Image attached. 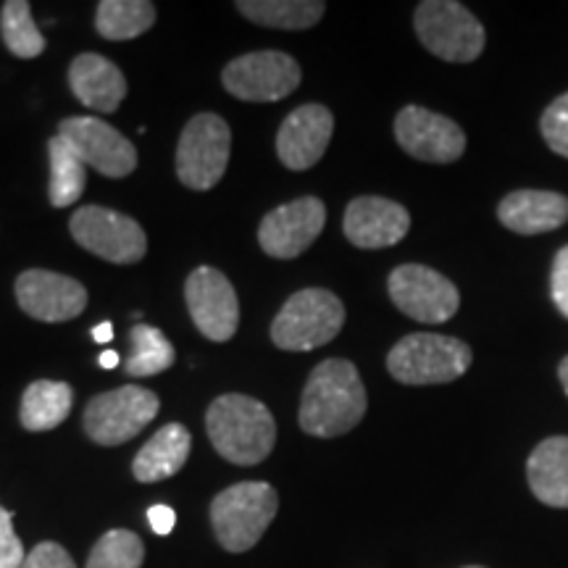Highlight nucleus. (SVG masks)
Wrapping results in <instances>:
<instances>
[{
	"mask_svg": "<svg viewBox=\"0 0 568 568\" xmlns=\"http://www.w3.org/2000/svg\"><path fill=\"white\" fill-rule=\"evenodd\" d=\"M368 397L358 368L345 358H329L314 368L301 400V429L322 439L343 437L366 416Z\"/></svg>",
	"mask_w": 568,
	"mask_h": 568,
	"instance_id": "1",
	"label": "nucleus"
},
{
	"mask_svg": "<svg viewBox=\"0 0 568 568\" xmlns=\"http://www.w3.org/2000/svg\"><path fill=\"white\" fill-rule=\"evenodd\" d=\"M211 445L230 464L255 466L272 456L276 424L272 410L255 397L230 393L216 397L205 414Z\"/></svg>",
	"mask_w": 568,
	"mask_h": 568,
	"instance_id": "2",
	"label": "nucleus"
},
{
	"mask_svg": "<svg viewBox=\"0 0 568 568\" xmlns=\"http://www.w3.org/2000/svg\"><path fill=\"white\" fill-rule=\"evenodd\" d=\"M276 510H280V495L268 481H240L213 497V535L224 550L245 552L266 535Z\"/></svg>",
	"mask_w": 568,
	"mask_h": 568,
	"instance_id": "3",
	"label": "nucleus"
},
{
	"mask_svg": "<svg viewBox=\"0 0 568 568\" xmlns=\"http://www.w3.org/2000/svg\"><path fill=\"white\" fill-rule=\"evenodd\" d=\"M474 353L464 339L416 332L403 337L387 355V372L400 385H447L468 372Z\"/></svg>",
	"mask_w": 568,
	"mask_h": 568,
	"instance_id": "4",
	"label": "nucleus"
},
{
	"mask_svg": "<svg viewBox=\"0 0 568 568\" xmlns=\"http://www.w3.org/2000/svg\"><path fill=\"white\" fill-rule=\"evenodd\" d=\"M345 324V305L322 287L301 290L282 305L272 322V339L282 351L308 353L329 345Z\"/></svg>",
	"mask_w": 568,
	"mask_h": 568,
	"instance_id": "5",
	"label": "nucleus"
},
{
	"mask_svg": "<svg viewBox=\"0 0 568 568\" xmlns=\"http://www.w3.org/2000/svg\"><path fill=\"white\" fill-rule=\"evenodd\" d=\"M422 45L437 59L471 63L485 51L487 32L481 21L456 0H424L414 13Z\"/></svg>",
	"mask_w": 568,
	"mask_h": 568,
	"instance_id": "6",
	"label": "nucleus"
},
{
	"mask_svg": "<svg viewBox=\"0 0 568 568\" xmlns=\"http://www.w3.org/2000/svg\"><path fill=\"white\" fill-rule=\"evenodd\" d=\"M230 124L216 113H197L182 130L176 145V176L184 187L197 193L216 187L230 163Z\"/></svg>",
	"mask_w": 568,
	"mask_h": 568,
	"instance_id": "7",
	"label": "nucleus"
},
{
	"mask_svg": "<svg viewBox=\"0 0 568 568\" xmlns=\"http://www.w3.org/2000/svg\"><path fill=\"white\" fill-rule=\"evenodd\" d=\"M159 410L161 403L155 393L126 385L92 397L84 408L82 424L92 443L116 447L138 437L159 416Z\"/></svg>",
	"mask_w": 568,
	"mask_h": 568,
	"instance_id": "8",
	"label": "nucleus"
},
{
	"mask_svg": "<svg viewBox=\"0 0 568 568\" xmlns=\"http://www.w3.org/2000/svg\"><path fill=\"white\" fill-rule=\"evenodd\" d=\"M71 237L98 258L109 264H138L148 251V237L142 226L124 213L101 209V205H82L69 219Z\"/></svg>",
	"mask_w": 568,
	"mask_h": 568,
	"instance_id": "9",
	"label": "nucleus"
},
{
	"mask_svg": "<svg viewBox=\"0 0 568 568\" xmlns=\"http://www.w3.org/2000/svg\"><path fill=\"white\" fill-rule=\"evenodd\" d=\"M301 63L280 51L245 53L224 67L222 82L230 95L247 103H276L297 90Z\"/></svg>",
	"mask_w": 568,
	"mask_h": 568,
	"instance_id": "10",
	"label": "nucleus"
},
{
	"mask_svg": "<svg viewBox=\"0 0 568 568\" xmlns=\"http://www.w3.org/2000/svg\"><path fill=\"white\" fill-rule=\"evenodd\" d=\"M397 311L422 324L450 322L460 308L458 287L445 274L422 264L397 266L387 282Z\"/></svg>",
	"mask_w": 568,
	"mask_h": 568,
	"instance_id": "11",
	"label": "nucleus"
},
{
	"mask_svg": "<svg viewBox=\"0 0 568 568\" xmlns=\"http://www.w3.org/2000/svg\"><path fill=\"white\" fill-rule=\"evenodd\" d=\"M59 138L80 155L84 166H92L109 180H122L138 169V151L122 132L98 116H71L59 124Z\"/></svg>",
	"mask_w": 568,
	"mask_h": 568,
	"instance_id": "12",
	"label": "nucleus"
},
{
	"mask_svg": "<svg viewBox=\"0 0 568 568\" xmlns=\"http://www.w3.org/2000/svg\"><path fill=\"white\" fill-rule=\"evenodd\" d=\"M190 316L203 337L211 343H226L240 326V301L232 282L219 268L201 266L184 284Z\"/></svg>",
	"mask_w": 568,
	"mask_h": 568,
	"instance_id": "13",
	"label": "nucleus"
},
{
	"mask_svg": "<svg viewBox=\"0 0 568 568\" xmlns=\"http://www.w3.org/2000/svg\"><path fill=\"white\" fill-rule=\"evenodd\" d=\"M395 140L408 155L426 163H453L466 151V132L453 119L422 105H406L397 113Z\"/></svg>",
	"mask_w": 568,
	"mask_h": 568,
	"instance_id": "14",
	"label": "nucleus"
},
{
	"mask_svg": "<svg viewBox=\"0 0 568 568\" xmlns=\"http://www.w3.org/2000/svg\"><path fill=\"white\" fill-rule=\"evenodd\" d=\"M326 209L318 197H301L266 213L258 226L261 251L272 258L290 261L308 251L324 232Z\"/></svg>",
	"mask_w": 568,
	"mask_h": 568,
	"instance_id": "15",
	"label": "nucleus"
},
{
	"mask_svg": "<svg viewBox=\"0 0 568 568\" xmlns=\"http://www.w3.org/2000/svg\"><path fill=\"white\" fill-rule=\"evenodd\" d=\"M19 308L34 322L61 324L71 322L88 305V290L84 284L71 280L67 274L48 272V268H27L17 280Z\"/></svg>",
	"mask_w": 568,
	"mask_h": 568,
	"instance_id": "16",
	"label": "nucleus"
},
{
	"mask_svg": "<svg viewBox=\"0 0 568 568\" xmlns=\"http://www.w3.org/2000/svg\"><path fill=\"white\" fill-rule=\"evenodd\" d=\"M335 132V116L322 103H305L284 119L276 134V155L293 172H308L324 159Z\"/></svg>",
	"mask_w": 568,
	"mask_h": 568,
	"instance_id": "17",
	"label": "nucleus"
},
{
	"mask_svg": "<svg viewBox=\"0 0 568 568\" xmlns=\"http://www.w3.org/2000/svg\"><path fill=\"white\" fill-rule=\"evenodd\" d=\"M343 230L355 247L379 251V247H393L406 237L410 230V213L406 205L387 201V197L364 195L355 197L345 209Z\"/></svg>",
	"mask_w": 568,
	"mask_h": 568,
	"instance_id": "18",
	"label": "nucleus"
},
{
	"mask_svg": "<svg viewBox=\"0 0 568 568\" xmlns=\"http://www.w3.org/2000/svg\"><path fill=\"white\" fill-rule=\"evenodd\" d=\"M497 219L524 237L560 230L568 222V197L550 190H516L497 205Z\"/></svg>",
	"mask_w": 568,
	"mask_h": 568,
	"instance_id": "19",
	"label": "nucleus"
},
{
	"mask_svg": "<svg viewBox=\"0 0 568 568\" xmlns=\"http://www.w3.org/2000/svg\"><path fill=\"white\" fill-rule=\"evenodd\" d=\"M69 88L82 105L98 113H113L126 98L122 69L101 53H82L71 61Z\"/></svg>",
	"mask_w": 568,
	"mask_h": 568,
	"instance_id": "20",
	"label": "nucleus"
},
{
	"mask_svg": "<svg viewBox=\"0 0 568 568\" xmlns=\"http://www.w3.org/2000/svg\"><path fill=\"white\" fill-rule=\"evenodd\" d=\"M190 447H193V437H190V432L182 424L161 426L134 456V479L142 481V485H155V481L174 477L187 464Z\"/></svg>",
	"mask_w": 568,
	"mask_h": 568,
	"instance_id": "21",
	"label": "nucleus"
},
{
	"mask_svg": "<svg viewBox=\"0 0 568 568\" xmlns=\"http://www.w3.org/2000/svg\"><path fill=\"white\" fill-rule=\"evenodd\" d=\"M527 481L542 506L568 508V437H548L531 450Z\"/></svg>",
	"mask_w": 568,
	"mask_h": 568,
	"instance_id": "22",
	"label": "nucleus"
},
{
	"mask_svg": "<svg viewBox=\"0 0 568 568\" xmlns=\"http://www.w3.org/2000/svg\"><path fill=\"white\" fill-rule=\"evenodd\" d=\"M74 406V389L67 382L38 379L21 395V426L27 432H51L63 424Z\"/></svg>",
	"mask_w": 568,
	"mask_h": 568,
	"instance_id": "23",
	"label": "nucleus"
},
{
	"mask_svg": "<svg viewBox=\"0 0 568 568\" xmlns=\"http://www.w3.org/2000/svg\"><path fill=\"white\" fill-rule=\"evenodd\" d=\"M237 11L261 27L308 30L322 21L326 3L322 0H240Z\"/></svg>",
	"mask_w": 568,
	"mask_h": 568,
	"instance_id": "24",
	"label": "nucleus"
},
{
	"mask_svg": "<svg viewBox=\"0 0 568 568\" xmlns=\"http://www.w3.org/2000/svg\"><path fill=\"white\" fill-rule=\"evenodd\" d=\"M155 24V6L151 0H103L98 3L95 27L101 38L111 42L134 40Z\"/></svg>",
	"mask_w": 568,
	"mask_h": 568,
	"instance_id": "25",
	"label": "nucleus"
},
{
	"mask_svg": "<svg viewBox=\"0 0 568 568\" xmlns=\"http://www.w3.org/2000/svg\"><path fill=\"white\" fill-rule=\"evenodd\" d=\"M48 155H51V184H48L51 205L53 209H69L84 193V182H88L84 163L59 134L48 140Z\"/></svg>",
	"mask_w": 568,
	"mask_h": 568,
	"instance_id": "26",
	"label": "nucleus"
},
{
	"mask_svg": "<svg viewBox=\"0 0 568 568\" xmlns=\"http://www.w3.org/2000/svg\"><path fill=\"white\" fill-rule=\"evenodd\" d=\"M130 355L124 361V372L130 376H155L174 366L176 353L161 329L138 324L130 329Z\"/></svg>",
	"mask_w": 568,
	"mask_h": 568,
	"instance_id": "27",
	"label": "nucleus"
},
{
	"mask_svg": "<svg viewBox=\"0 0 568 568\" xmlns=\"http://www.w3.org/2000/svg\"><path fill=\"white\" fill-rule=\"evenodd\" d=\"M0 34L17 59H38L48 45L34 24L32 6L27 0H6L0 9Z\"/></svg>",
	"mask_w": 568,
	"mask_h": 568,
	"instance_id": "28",
	"label": "nucleus"
},
{
	"mask_svg": "<svg viewBox=\"0 0 568 568\" xmlns=\"http://www.w3.org/2000/svg\"><path fill=\"white\" fill-rule=\"evenodd\" d=\"M145 545L130 529H111L92 545L84 568H140Z\"/></svg>",
	"mask_w": 568,
	"mask_h": 568,
	"instance_id": "29",
	"label": "nucleus"
},
{
	"mask_svg": "<svg viewBox=\"0 0 568 568\" xmlns=\"http://www.w3.org/2000/svg\"><path fill=\"white\" fill-rule=\"evenodd\" d=\"M539 132H542V138L552 153L568 159V92L558 95L545 109L542 119H539Z\"/></svg>",
	"mask_w": 568,
	"mask_h": 568,
	"instance_id": "30",
	"label": "nucleus"
},
{
	"mask_svg": "<svg viewBox=\"0 0 568 568\" xmlns=\"http://www.w3.org/2000/svg\"><path fill=\"white\" fill-rule=\"evenodd\" d=\"M24 558V545L13 531V514L0 508V568H21Z\"/></svg>",
	"mask_w": 568,
	"mask_h": 568,
	"instance_id": "31",
	"label": "nucleus"
},
{
	"mask_svg": "<svg viewBox=\"0 0 568 568\" xmlns=\"http://www.w3.org/2000/svg\"><path fill=\"white\" fill-rule=\"evenodd\" d=\"M21 568H77V564L59 542H40L27 552Z\"/></svg>",
	"mask_w": 568,
	"mask_h": 568,
	"instance_id": "32",
	"label": "nucleus"
},
{
	"mask_svg": "<svg viewBox=\"0 0 568 568\" xmlns=\"http://www.w3.org/2000/svg\"><path fill=\"white\" fill-rule=\"evenodd\" d=\"M550 295L560 316L568 318V245L560 247L550 272Z\"/></svg>",
	"mask_w": 568,
	"mask_h": 568,
	"instance_id": "33",
	"label": "nucleus"
},
{
	"mask_svg": "<svg viewBox=\"0 0 568 568\" xmlns=\"http://www.w3.org/2000/svg\"><path fill=\"white\" fill-rule=\"evenodd\" d=\"M148 524H151V529L159 537L172 535L174 527H176L174 508H169V506H151V508H148Z\"/></svg>",
	"mask_w": 568,
	"mask_h": 568,
	"instance_id": "34",
	"label": "nucleus"
},
{
	"mask_svg": "<svg viewBox=\"0 0 568 568\" xmlns=\"http://www.w3.org/2000/svg\"><path fill=\"white\" fill-rule=\"evenodd\" d=\"M92 337H95V343H111V339H113V324L111 322L98 324L95 329H92Z\"/></svg>",
	"mask_w": 568,
	"mask_h": 568,
	"instance_id": "35",
	"label": "nucleus"
},
{
	"mask_svg": "<svg viewBox=\"0 0 568 568\" xmlns=\"http://www.w3.org/2000/svg\"><path fill=\"white\" fill-rule=\"evenodd\" d=\"M119 364H122V355H119L116 351L101 353V368H116Z\"/></svg>",
	"mask_w": 568,
	"mask_h": 568,
	"instance_id": "36",
	"label": "nucleus"
},
{
	"mask_svg": "<svg viewBox=\"0 0 568 568\" xmlns=\"http://www.w3.org/2000/svg\"><path fill=\"white\" fill-rule=\"evenodd\" d=\"M558 379H560V385H564L566 397H568V355H566L564 361H560V366H558Z\"/></svg>",
	"mask_w": 568,
	"mask_h": 568,
	"instance_id": "37",
	"label": "nucleus"
},
{
	"mask_svg": "<svg viewBox=\"0 0 568 568\" xmlns=\"http://www.w3.org/2000/svg\"><path fill=\"white\" fill-rule=\"evenodd\" d=\"M464 568H485V566H464Z\"/></svg>",
	"mask_w": 568,
	"mask_h": 568,
	"instance_id": "38",
	"label": "nucleus"
}]
</instances>
